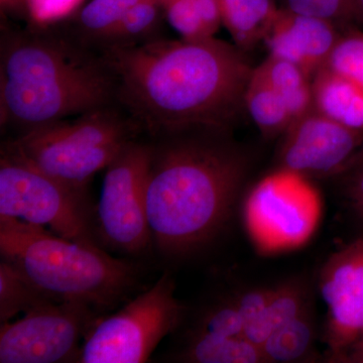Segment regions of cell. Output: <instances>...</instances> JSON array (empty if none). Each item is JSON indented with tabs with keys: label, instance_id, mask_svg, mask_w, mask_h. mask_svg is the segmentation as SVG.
<instances>
[{
	"label": "cell",
	"instance_id": "cell-17",
	"mask_svg": "<svg viewBox=\"0 0 363 363\" xmlns=\"http://www.w3.org/2000/svg\"><path fill=\"white\" fill-rule=\"evenodd\" d=\"M174 360L191 363L266 362L259 345L245 337L214 336L188 331Z\"/></svg>",
	"mask_w": 363,
	"mask_h": 363
},
{
	"label": "cell",
	"instance_id": "cell-26",
	"mask_svg": "<svg viewBox=\"0 0 363 363\" xmlns=\"http://www.w3.org/2000/svg\"><path fill=\"white\" fill-rule=\"evenodd\" d=\"M325 67L363 86V30L341 35Z\"/></svg>",
	"mask_w": 363,
	"mask_h": 363
},
{
	"label": "cell",
	"instance_id": "cell-19",
	"mask_svg": "<svg viewBox=\"0 0 363 363\" xmlns=\"http://www.w3.org/2000/svg\"><path fill=\"white\" fill-rule=\"evenodd\" d=\"M315 340L316 326L309 306L272 333L262 344L260 350L266 362H307L314 357Z\"/></svg>",
	"mask_w": 363,
	"mask_h": 363
},
{
	"label": "cell",
	"instance_id": "cell-8",
	"mask_svg": "<svg viewBox=\"0 0 363 363\" xmlns=\"http://www.w3.org/2000/svg\"><path fill=\"white\" fill-rule=\"evenodd\" d=\"M320 196L310 179L279 168L250 191L245 225L262 252L292 250L311 238L320 218Z\"/></svg>",
	"mask_w": 363,
	"mask_h": 363
},
{
	"label": "cell",
	"instance_id": "cell-15",
	"mask_svg": "<svg viewBox=\"0 0 363 363\" xmlns=\"http://www.w3.org/2000/svg\"><path fill=\"white\" fill-rule=\"evenodd\" d=\"M313 108L351 128L363 130V86L324 67L312 78Z\"/></svg>",
	"mask_w": 363,
	"mask_h": 363
},
{
	"label": "cell",
	"instance_id": "cell-7",
	"mask_svg": "<svg viewBox=\"0 0 363 363\" xmlns=\"http://www.w3.org/2000/svg\"><path fill=\"white\" fill-rule=\"evenodd\" d=\"M143 138L128 143L105 169L95 211L100 243L131 257L152 248L145 201L150 145Z\"/></svg>",
	"mask_w": 363,
	"mask_h": 363
},
{
	"label": "cell",
	"instance_id": "cell-2",
	"mask_svg": "<svg viewBox=\"0 0 363 363\" xmlns=\"http://www.w3.org/2000/svg\"><path fill=\"white\" fill-rule=\"evenodd\" d=\"M147 138L152 248L167 259L188 257L230 219L250 169L247 152L230 128L192 126Z\"/></svg>",
	"mask_w": 363,
	"mask_h": 363
},
{
	"label": "cell",
	"instance_id": "cell-20",
	"mask_svg": "<svg viewBox=\"0 0 363 363\" xmlns=\"http://www.w3.org/2000/svg\"><path fill=\"white\" fill-rule=\"evenodd\" d=\"M309 306L308 293L302 281L295 279L277 286L262 314L245 327V338L260 347L272 333L297 317Z\"/></svg>",
	"mask_w": 363,
	"mask_h": 363
},
{
	"label": "cell",
	"instance_id": "cell-12",
	"mask_svg": "<svg viewBox=\"0 0 363 363\" xmlns=\"http://www.w3.org/2000/svg\"><path fill=\"white\" fill-rule=\"evenodd\" d=\"M279 145V168L310 179L339 177L363 156V130L348 128L314 108L296 119Z\"/></svg>",
	"mask_w": 363,
	"mask_h": 363
},
{
	"label": "cell",
	"instance_id": "cell-4",
	"mask_svg": "<svg viewBox=\"0 0 363 363\" xmlns=\"http://www.w3.org/2000/svg\"><path fill=\"white\" fill-rule=\"evenodd\" d=\"M143 135L117 104L35 128L6 140L35 168L75 190L88 192V184L107 168L128 143Z\"/></svg>",
	"mask_w": 363,
	"mask_h": 363
},
{
	"label": "cell",
	"instance_id": "cell-14",
	"mask_svg": "<svg viewBox=\"0 0 363 363\" xmlns=\"http://www.w3.org/2000/svg\"><path fill=\"white\" fill-rule=\"evenodd\" d=\"M337 25L316 16L279 9L264 38L269 56L291 62L313 78L326 66L341 35Z\"/></svg>",
	"mask_w": 363,
	"mask_h": 363
},
{
	"label": "cell",
	"instance_id": "cell-21",
	"mask_svg": "<svg viewBox=\"0 0 363 363\" xmlns=\"http://www.w3.org/2000/svg\"><path fill=\"white\" fill-rule=\"evenodd\" d=\"M245 111L266 138L284 135L294 118L281 95L253 68L245 97Z\"/></svg>",
	"mask_w": 363,
	"mask_h": 363
},
{
	"label": "cell",
	"instance_id": "cell-3",
	"mask_svg": "<svg viewBox=\"0 0 363 363\" xmlns=\"http://www.w3.org/2000/svg\"><path fill=\"white\" fill-rule=\"evenodd\" d=\"M0 255L54 302L84 303L104 315L142 279L130 260L11 217H0Z\"/></svg>",
	"mask_w": 363,
	"mask_h": 363
},
{
	"label": "cell",
	"instance_id": "cell-27",
	"mask_svg": "<svg viewBox=\"0 0 363 363\" xmlns=\"http://www.w3.org/2000/svg\"><path fill=\"white\" fill-rule=\"evenodd\" d=\"M166 21L181 35L182 39L212 38L195 0H168L164 4Z\"/></svg>",
	"mask_w": 363,
	"mask_h": 363
},
{
	"label": "cell",
	"instance_id": "cell-18",
	"mask_svg": "<svg viewBox=\"0 0 363 363\" xmlns=\"http://www.w3.org/2000/svg\"><path fill=\"white\" fill-rule=\"evenodd\" d=\"M222 23L240 49L264 40L279 9L272 0H219Z\"/></svg>",
	"mask_w": 363,
	"mask_h": 363
},
{
	"label": "cell",
	"instance_id": "cell-31",
	"mask_svg": "<svg viewBox=\"0 0 363 363\" xmlns=\"http://www.w3.org/2000/svg\"><path fill=\"white\" fill-rule=\"evenodd\" d=\"M2 13L20 16L28 20V9L26 0H0Z\"/></svg>",
	"mask_w": 363,
	"mask_h": 363
},
{
	"label": "cell",
	"instance_id": "cell-32",
	"mask_svg": "<svg viewBox=\"0 0 363 363\" xmlns=\"http://www.w3.org/2000/svg\"><path fill=\"white\" fill-rule=\"evenodd\" d=\"M342 362L363 363V332L357 342L348 351Z\"/></svg>",
	"mask_w": 363,
	"mask_h": 363
},
{
	"label": "cell",
	"instance_id": "cell-5",
	"mask_svg": "<svg viewBox=\"0 0 363 363\" xmlns=\"http://www.w3.org/2000/svg\"><path fill=\"white\" fill-rule=\"evenodd\" d=\"M88 192L45 175L6 142L0 152V217L48 226L61 238L101 247Z\"/></svg>",
	"mask_w": 363,
	"mask_h": 363
},
{
	"label": "cell",
	"instance_id": "cell-29",
	"mask_svg": "<svg viewBox=\"0 0 363 363\" xmlns=\"http://www.w3.org/2000/svg\"><path fill=\"white\" fill-rule=\"evenodd\" d=\"M82 6L83 0H26L28 25H55Z\"/></svg>",
	"mask_w": 363,
	"mask_h": 363
},
{
	"label": "cell",
	"instance_id": "cell-23",
	"mask_svg": "<svg viewBox=\"0 0 363 363\" xmlns=\"http://www.w3.org/2000/svg\"><path fill=\"white\" fill-rule=\"evenodd\" d=\"M257 69L283 98L294 121L313 109L312 79L300 67L269 56Z\"/></svg>",
	"mask_w": 363,
	"mask_h": 363
},
{
	"label": "cell",
	"instance_id": "cell-34",
	"mask_svg": "<svg viewBox=\"0 0 363 363\" xmlns=\"http://www.w3.org/2000/svg\"><path fill=\"white\" fill-rule=\"evenodd\" d=\"M159 1H161L162 4H164L167 1H168V0H159Z\"/></svg>",
	"mask_w": 363,
	"mask_h": 363
},
{
	"label": "cell",
	"instance_id": "cell-11",
	"mask_svg": "<svg viewBox=\"0 0 363 363\" xmlns=\"http://www.w3.org/2000/svg\"><path fill=\"white\" fill-rule=\"evenodd\" d=\"M112 104L116 87L108 68L60 84L0 81V124L16 136Z\"/></svg>",
	"mask_w": 363,
	"mask_h": 363
},
{
	"label": "cell",
	"instance_id": "cell-28",
	"mask_svg": "<svg viewBox=\"0 0 363 363\" xmlns=\"http://www.w3.org/2000/svg\"><path fill=\"white\" fill-rule=\"evenodd\" d=\"M294 13L316 16L335 25L350 23L352 0H286Z\"/></svg>",
	"mask_w": 363,
	"mask_h": 363
},
{
	"label": "cell",
	"instance_id": "cell-1",
	"mask_svg": "<svg viewBox=\"0 0 363 363\" xmlns=\"http://www.w3.org/2000/svg\"><path fill=\"white\" fill-rule=\"evenodd\" d=\"M99 55L116 104L147 138L192 126L233 130L245 111L253 68L235 44L162 37Z\"/></svg>",
	"mask_w": 363,
	"mask_h": 363
},
{
	"label": "cell",
	"instance_id": "cell-25",
	"mask_svg": "<svg viewBox=\"0 0 363 363\" xmlns=\"http://www.w3.org/2000/svg\"><path fill=\"white\" fill-rule=\"evenodd\" d=\"M189 331L225 337H245V322L231 298H222L205 308Z\"/></svg>",
	"mask_w": 363,
	"mask_h": 363
},
{
	"label": "cell",
	"instance_id": "cell-36",
	"mask_svg": "<svg viewBox=\"0 0 363 363\" xmlns=\"http://www.w3.org/2000/svg\"><path fill=\"white\" fill-rule=\"evenodd\" d=\"M360 216H362V218H363V213L360 214Z\"/></svg>",
	"mask_w": 363,
	"mask_h": 363
},
{
	"label": "cell",
	"instance_id": "cell-30",
	"mask_svg": "<svg viewBox=\"0 0 363 363\" xmlns=\"http://www.w3.org/2000/svg\"><path fill=\"white\" fill-rule=\"evenodd\" d=\"M274 293V288H257L231 297L245 322V329L262 314Z\"/></svg>",
	"mask_w": 363,
	"mask_h": 363
},
{
	"label": "cell",
	"instance_id": "cell-6",
	"mask_svg": "<svg viewBox=\"0 0 363 363\" xmlns=\"http://www.w3.org/2000/svg\"><path fill=\"white\" fill-rule=\"evenodd\" d=\"M175 281L164 272L121 310L104 315L81 346L79 363H143L160 342L178 330L186 309L176 298Z\"/></svg>",
	"mask_w": 363,
	"mask_h": 363
},
{
	"label": "cell",
	"instance_id": "cell-24",
	"mask_svg": "<svg viewBox=\"0 0 363 363\" xmlns=\"http://www.w3.org/2000/svg\"><path fill=\"white\" fill-rule=\"evenodd\" d=\"M54 302L33 285L13 264L0 262V324L13 321L21 313Z\"/></svg>",
	"mask_w": 363,
	"mask_h": 363
},
{
	"label": "cell",
	"instance_id": "cell-10",
	"mask_svg": "<svg viewBox=\"0 0 363 363\" xmlns=\"http://www.w3.org/2000/svg\"><path fill=\"white\" fill-rule=\"evenodd\" d=\"M104 314L80 302H50L0 324V362H78L88 331Z\"/></svg>",
	"mask_w": 363,
	"mask_h": 363
},
{
	"label": "cell",
	"instance_id": "cell-9",
	"mask_svg": "<svg viewBox=\"0 0 363 363\" xmlns=\"http://www.w3.org/2000/svg\"><path fill=\"white\" fill-rule=\"evenodd\" d=\"M105 69L99 52L81 45L59 26L2 28L0 81L55 84Z\"/></svg>",
	"mask_w": 363,
	"mask_h": 363
},
{
	"label": "cell",
	"instance_id": "cell-16",
	"mask_svg": "<svg viewBox=\"0 0 363 363\" xmlns=\"http://www.w3.org/2000/svg\"><path fill=\"white\" fill-rule=\"evenodd\" d=\"M138 1L140 0H89L66 20L55 25L81 45L98 52L107 35Z\"/></svg>",
	"mask_w": 363,
	"mask_h": 363
},
{
	"label": "cell",
	"instance_id": "cell-35",
	"mask_svg": "<svg viewBox=\"0 0 363 363\" xmlns=\"http://www.w3.org/2000/svg\"><path fill=\"white\" fill-rule=\"evenodd\" d=\"M87 1H88V0H83V4H84L85 2H87Z\"/></svg>",
	"mask_w": 363,
	"mask_h": 363
},
{
	"label": "cell",
	"instance_id": "cell-33",
	"mask_svg": "<svg viewBox=\"0 0 363 363\" xmlns=\"http://www.w3.org/2000/svg\"><path fill=\"white\" fill-rule=\"evenodd\" d=\"M350 23H354L363 30V0H352Z\"/></svg>",
	"mask_w": 363,
	"mask_h": 363
},
{
	"label": "cell",
	"instance_id": "cell-13",
	"mask_svg": "<svg viewBox=\"0 0 363 363\" xmlns=\"http://www.w3.org/2000/svg\"><path fill=\"white\" fill-rule=\"evenodd\" d=\"M319 290L327 306L328 359L342 362L363 332V238L332 253L320 271Z\"/></svg>",
	"mask_w": 363,
	"mask_h": 363
},
{
	"label": "cell",
	"instance_id": "cell-22",
	"mask_svg": "<svg viewBox=\"0 0 363 363\" xmlns=\"http://www.w3.org/2000/svg\"><path fill=\"white\" fill-rule=\"evenodd\" d=\"M166 21L164 4L159 0H140L117 23L98 52L111 47H126L143 44L162 38Z\"/></svg>",
	"mask_w": 363,
	"mask_h": 363
}]
</instances>
